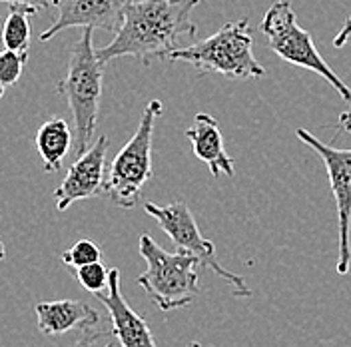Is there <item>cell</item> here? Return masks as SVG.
<instances>
[{"label": "cell", "mask_w": 351, "mask_h": 347, "mask_svg": "<svg viewBox=\"0 0 351 347\" xmlns=\"http://www.w3.org/2000/svg\"><path fill=\"white\" fill-rule=\"evenodd\" d=\"M194 6V0H132L116 38L96 50L100 64L122 56L150 64L154 58L170 56L184 36H196Z\"/></svg>", "instance_id": "6da1fadb"}, {"label": "cell", "mask_w": 351, "mask_h": 347, "mask_svg": "<svg viewBox=\"0 0 351 347\" xmlns=\"http://www.w3.org/2000/svg\"><path fill=\"white\" fill-rule=\"evenodd\" d=\"M92 28H84L82 36L74 43L66 66L64 78L58 82V94L64 96L74 118V146L82 156L96 142V122L102 98V74L96 50L92 46Z\"/></svg>", "instance_id": "7a4b0ae2"}, {"label": "cell", "mask_w": 351, "mask_h": 347, "mask_svg": "<svg viewBox=\"0 0 351 347\" xmlns=\"http://www.w3.org/2000/svg\"><path fill=\"white\" fill-rule=\"evenodd\" d=\"M140 256L146 261V272L138 276V285L162 311L188 307L199 294L196 265L199 261L186 254H170L158 241L142 234L138 241Z\"/></svg>", "instance_id": "3957f363"}, {"label": "cell", "mask_w": 351, "mask_h": 347, "mask_svg": "<svg viewBox=\"0 0 351 347\" xmlns=\"http://www.w3.org/2000/svg\"><path fill=\"white\" fill-rule=\"evenodd\" d=\"M254 36L250 30V21L228 22L216 34L202 43L178 48L168 58L172 62H188L202 72H218L228 78L247 80L265 76L263 68L252 52Z\"/></svg>", "instance_id": "277c9868"}, {"label": "cell", "mask_w": 351, "mask_h": 347, "mask_svg": "<svg viewBox=\"0 0 351 347\" xmlns=\"http://www.w3.org/2000/svg\"><path fill=\"white\" fill-rule=\"evenodd\" d=\"M164 106L160 100H152L130 140L112 160L104 194L122 210H134L140 204L146 182L152 180V142L156 120L162 116Z\"/></svg>", "instance_id": "5b68a950"}, {"label": "cell", "mask_w": 351, "mask_h": 347, "mask_svg": "<svg viewBox=\"0 0 351 347\" xmlns=\"http://www.w3.org/2000/svg\"><path fill=\"white\" fill-rule=\"evenodd\" d=\"M262 32L267 38L269 48L280 58H284L289 64L300 66V68H306V70L319 74L337 90V94L346 102L351 104V88L329 68V64L324 60V56L319 54V50L311 40V34L298 24L295 12H293L289 0H276L267 8V12L263 14Z\"/></svg>", "instance_id": "8992f818"}, {"label": "cell", "mask_w": 351, "mask_h": 347, "mask_svg": "<svg viewBox=\"0 0 351 347\" xmlns=\"http://www.w3.org/2000/svg\"><path fill=\"white\" fill-rule=\"evenodd\" d=\"M144 210L170 236V239L174 241L176 248H178V252H186V254L194 256L199 261V265H204V267L212 270L214 274H218L223 282H228L234 287L236 296L250 298L254 294L241 276L226 270L219 263L214 241H210V239L202 236L196 219H194V214L190 212V208H188V204L184 200H176L168 206H158V204L148 202V204H144Z\"/></svg>", "instance_id": "52a82bcc"}, {"label": "cell", "mask_w": 351, "mask_h": 347, "mask_svg": "<svg viewBox=\"0 0 351 347\" xmlns=\"http://www.w3.org/2000/svg\"><path fill=\"white\" fill-rule=\"evenodd\" d=\"M298 138L317 154L328 170L329 188L335 200L337 228H339V258L335 272L348 276L351 265V150H339L317 140L306 128L295 130Z\"/></svg>", "instance_id": "ba28073f"}, {"label": "cell", "mask_w": 351, "mask_h": 347, "mask_svg": "<svg viewBox=\"0 0 351 347\" xmlns=\"http://www.w3.org/2000/svg\"><path fill=\"white\" fill-rule=\"evenodd\" d=\"M108 136L100 134L90 150L76 158L68 168L62 184L54 190L56 210L66 212L74 202L94 198L104 192L106 184V154H108Z\"/></svg>", "instance_id": "9c48e42d"}, {"label": "cell", "mask_w": 351, "mask_h": 347, "mask_svg": "<svg viewBox=\"0 0 351 347\" xmlns=\"http://www.w3.org/2000/svg\"><path fill=\"white\" fill-rule=\"evenodd\" d=\"M130 2L132 0H56L58 19L40 34V40L46 43L58 32L74 26H80L82 30L102 28L108 32H118Z\"/></svg>", "instance_id": "30bf717a"}, {"label": "cell", "mask_w": 351, "mask_h": 347, "mask_svg": "<svg viewBox=\"0 0 351 347\" xmlns=\"http://www.w3.org/2000/svg\"><path fill=\"white\" fill-rule=\"evenodd\" d=\"M108 309L112 322V335L120 342L122 347H158L154 342L152 331L148 324L132 309L120 291V270H110L108 289L94 296Z\"/></svg>", "instance_id": "8fae6325"}, {"label": "cell", "mask_w": 351, "mask_h": 347, "mask_svg": "<svg viewBox=\"0 0 351 347\" xmlns=\"http://www.w3.org/2000/svg\"><path fill=\"white\" fill-rule=\"evenodd\" d=\"M186 138L192 142V150L197 160H202L214 178L219 174H226L232 178L236 174V162L232 156H228L223 138L219 132V124L210 114L199 112L194 116V124L186 130Z\"/></svg>", "instance_id": "7c38bea8"}, {"label": "cell", "mask_w": 351, "mask_h": 347, "mask_svg": "<svg viewBox=\"0 0 351 347\" xmlns=\"http://www.w3.org/2000/svg\"><path fill=\"white\" fill-rule=\"evenodd\" d=\"M36 324L44 335H62L72 329H92L98 326L100 313L80 300H58L36 304Z\"/></svg>", "instance_id": "4fadbf2b"}, {"label": "cell", "mask_w": 351, "mask_h": 347, "mask_svg": "<svg viewBox=\"0 0 351 347\" xmlns=\"http://www.w3.org/2000/svg\"><path fill=\"white\" fill-rule=\"evenodd\" d=\"M72 142H74V136L70 130V124L64 118L54 116L48 122H44L34 138L36 150L44 162V172L52 174L60 170L64 158L72 148Z\"/></svg>", "instance_id": "5bb4252c"}, {"label": "cell", "mask_w": 351, "mask_h": 347, "mask_svg": "<svg viewBox=\"0 0 351 347\" xmlns=\"http://www.w3.org/2000/svg\"><path fill=\"white\" fill-rule=\"evenodd\" d=\"M34 12L36 10L30 6L10 4V12L2 26V44L6 50L28 54V48H30V22L28 19Z\"/></svg>", "instance_id": "9a60e30c"}, {"label": "cell", "mask_w": 351, "mask_h": 347, "mask_svg": "<svg viewBox=\"0 0 351 347\" xmlns=\"http://www.w3.org/2000/svg\"><path fill=\"white\" fill-rule=\"evenodd\" d=\"M102 258H104L102 248L96 241H92V239L76 241L74 246H70L64 254L60 256L62 263L68 265V267H72V270H80V267L90 265V263H98V261H102Z\"/></svg>", "instance_id": "2e32d148"}, {"label": "cell", "mask_w": 351, "mask_h": 347, "mask_svg": "<svg viewBox=\"0 0 351 347\" xmlns=\"http://www.w3.org/2000/svg\"><path fill=\"white\" fill-rule=\"evenodd\" d=\"M28 60V54H19L12 50H0V98L4 96V90L14 86L22 76L24 64Z\"/></svg>", "instance_id": "e0dca14e"}, {"label": "cell", "mask_w": 351, "mask_h": 347, "mask_svg": "<svg viewBox=\"0 0 351 347\" xmlns=\"http://www.w3.org/2000/svg\"><path fill=\"white\" fill-rule=\"evenodd\" d=\"M74 274H76V280L78 283L90 291L92 296H96V294H102V291H106L108 289V283H110V270L102 263V261H98V263H90V265H84V267H80V270H74Z\"/></svg>", "instance_id": "ac0fdd59"}, {"label": "cell", "mask_w": 351, "mask_h": 347, "mask_svg": "<svg viewBox=\"0 0 351 347\" xmlns=\"http://www.w3.org/2000/svg\"><path fill=\"white\" fill-rule=\"evenodd\" d=\"M108 331L106 329H100V331H94V329H86L82 333L80 339H76V344L72 347H114L112 342H108Z\"/></svg>", "instance_id": "d6986e66"}, {"label": "cell", "mask_w": 351, "mask_h": 347, "mask_svg": "<svg viewBox=\"0 0 351 347\" xmlns=\"http://www.w3.org/2000/svg\"><path fill=\"white\" fill-rule=\"evenodd\" d=\"M0 2L30 6V8H34L36 12H38V10H44V8H50V6H56V0H0Z\"/></svg>", "instance_id": "ffe728a7"}, {"label": "cell", "mask_w": 351, "mask_h": 347, "mask_svg": "<svg viewBox=\"0 0 351 347\" xmlns=\"http://www.w3.org/2000/svg\"><path fill=\"white\" fill-rule=\"evenodd\" d=\"M351 38V14L348 16V21L343 22V26H341V30L337 32V36L333 38V46L335 48H341V46H346L348 40Z\"/></svg>", "instance_id": "44dd1931"}, {"label": "cell", "mask_w": 351, "mask_h": 347, "mask_svg": "<svg viewBox=\"0 0 351 347\" xmlns=\"http://www.w3.org/2000/svg\"><path fill=\"white\" fill-rule=\"evenodd\" d=\"M337 128L343 132L351 134V110H346L339 114V120H337Z\"/></svg>", "instance_id": "7402d4cb"}, {"label": "cell", "mask_w": 351, "mask_h": 347, "mask_svg": "<svg viewBox=\"0 0 351 347\" xmlns=\"http://www.w3.org/2000/svg\"><path fill=\"white\" fill-rule=\"evenodd\" d=\"M4 258H6V250H4V241L0 238V261H4Z\"/></svg>", "instance_id": "603a6c76"}, {"label": "cell", "mask_w": 351, "mask_h": 347, "mask_svg": "<svg viewBox=\"0 0 351 347\" xmlns=\"http://www.w3.org/2000/svg\"><path fill=\"white\" fill-rule=\"evenodd\" d=\"M190 347H202V346H199V344H196V342H194V344H190Z\"/></svg>", "instance_id": "cb8c5ba5"}, {"label": "cell", "mask_w": 351, "mask_h": 347, "mask_svg": "<svg viewBox=\"0 0 351 347\" xmlns=\"http://www.w3.org/2000/svg\"><path fill=\"white\" fill-rule=\"evenodd\" d=\"M194 2H196V4H197V2H204V0H194Z\"/></svg>", "instance_id": "d4e9b609"}]
</instances>
